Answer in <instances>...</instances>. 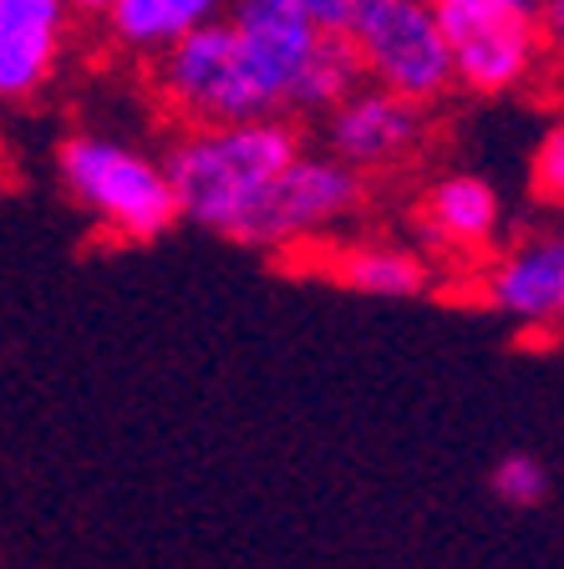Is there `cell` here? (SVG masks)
Here are the masks:
<instances>
[{"label":"cell","mask_w":564,"mask_h":569,"mask_svg":"<svg viewBox=\"0 0 564 569\" xmlns=\"http://www.w3.org/2000/svg\"><path fill=\"white\" fill-rule=\"evenodd\" d=\"M437 21L453 51V82L473 97L518 92L550 61L540 16L514 0H437Z\"/></svg>","instance_id":"7"},{"label":"cell","mask_w":564,"mask_h":569,"mask_svg":"<svg viewBox=\"0 0 564 569\" xmlns=\"http://www.w3.org/2000/svg\"><path fill=\"white\" fill-rule=\"evenodd\" d=\"M57 178L87 224L112 244H154L178 224L164 158L107 132H71L57 148Z\"/></svg>","instance_id":"3"},{"label":"cell","mask_w":564,"mask_h":569,"mask_svg":"<svg viewBox=\"0 0 564 569\" xmlns=\"http://www.w3.org/2000/svg\"><path fill=\"white\" fill-rule=\"evenodd\" d=\"M295 264L320 280L342 284L352 296L376 300H417L437 284V260L423 244L402 239H316V244L290 249Z\"/></svg>","instance_id":"9"},{"label":"cell","mask_w":564,"mask_h":569,"mask_svg":"<svg viewBox=\"0 0 564 569\" xmlns=\"http://www.w3.org/2000/svg\"><path fill=\"white\" fill-rule=\"evenodd\" d=\"M417 234L433 260H488L504 234V199L488 178L447 173L417 199Z\"/></svg>","instance_id":"11"},{"label":"cell","mask_w":564,"mask_h":569,"mask_svg":"<svg viewBox=\"0 0 564 569\" xmlns=\"http://www.w3.org/2000/svg\"><path fill=\"white\" fill-rule=\"evenodd\" d=\"M560 331H564V306H560Z\"/></svg>","instance_id":"23"},{"label":"cell","mask_w":564,"mask_h":569,"mask_svg":"<svg viewBox=\"0 0 564 569\" xmlns=\"http://www.w3.org/2000/svg\"><path fill=\"white\" fill-rule=\"evenodd\" d=\"M148 61H154L148 67V87H154L158 107H164L178 128H194V122H239V118L275 112L255 61L245 57L235 26L224 21V16L174 36Z\"/></svg>","instance_id":"4"},{"label":"cell","mask_w":564,"mask_h":569,"mask_svg":"<svg viewBox=\"0 0 564 569\" xmlns=\"http://www.w3.org/2000/svg\"><path fill=\"white\" fill-rule=\"evenodd\" d=\"M224 11H229V0H168V16H174L178 36L204 26V21H219Z\"/></svg>","instance_id":"16"},{"label":"cell","mask_w":564,"mask_h":569,"mask_svg":"<svg viewBox=\"0 0 564 569\" xmlns=\"http://www.w3.org/2000/svg\"><path fill=\"white\" fill-rule=\"evenodd\" d=\"M295 6H300L316 26H326V31H346L362 0H295Z\"/></svg>","instance_id":"17"},{"label":"cell","mask_w":564,"mask_h":569,"mask_svg":"<svg viewBox=\"0 0 564 569\" xmlns=\"http://www.w3.org/2000/svg\"><path fill=\"white\" fill-rule=\"evenodd\" d=\"M366 82L437 107L453 92V51H447L437 0H362L346 26Z\"/></svg>","instance_id":"6"},{"label":"cell","mask_w":564,"mask_h":569,"mask_svg":"<svg viewBox=\"0 0 564 569\" xmlns=\"http://www.w3.org/2000/svg\"><path fill=\"white\" fill-rule=\"evenodd\" d=\"M224 21L235 26L280 118H320L366 82L346 31L316 26L295 0H229Z\"/></svg>","instance_id":"2"},{"label":"cell","mask_w":564,"mask_h":569,"mask_svg":"<svg viewBox=\"0 0 564 569\" xmlns=\"http://www.w3.org/2000/svg\"><path fill=\"white\" fill-rule=\"evenodd\" d=\"M540 31H544V51H550V61H560L564 67V0H540Z\"/></svg>","instance_id":"18"},{"label":"cell","mask_w":564,"mask_h":569,"mask_svg":"<svg viewBox=\"0 0 564 569\" xmlns=\"http://www.w3.org/2000/svg\"><path fill=\"white\" fill-rule=\"evenodd\" d=\"M488 483H494V493L504 498L508 509H534L550 493V473H544V462L530 458V452H508Z\"/></svg>","instance_id":"14"},{"label":"cell","mask_w":564,"mask_h":569,"mask_svg":"<svg viewBox=\"0 0 564 569\" xmlns=\"http://www.w3.org/2000/svg\"><path fill=\"white\" fill-rule=\"evenodd\" d=\"M107 31V41L122 51V57H154L178 36L174 16H168V0H107V11L97 16Z\"/></svg>","instance_id":"13"},{"label":"cell","mask_w":564,"mask_h":569,"mask_svg":"<svg viewBox=\"0 0 564 569\" xmlns=\"http://www.w3.org/2000/svg\"><path fill=\"white\" fill-rule=\"evenodd\" d=\"M0 168H6V142H0Z\"/></svg>","instance_id":"22"},{"label":"cell","mask_w":564,"mask_h":569,"mask_svg":"<svg viewBox=\"0 0 564 569\" xmlns=\"http://www.w3.org/2000/svg\"><path fill=\"white\" fill-rule=\"evenodd\" d=\"M530 183L544 203H554V209L564 203V122H554V128L540 138L534 163H530Z\"/></svg>","instance_id":"15"},{"label":"cell","mask_w":564,"mask_h":569,"mask_svg":"<svg viewBox=\"0 0 564 569\" xmlns=\"http://www.w3.org/2000/svg\"><path fill=\"white\" fill-rule=\"evenodd\" d=\"M362 209H366V173H356L352 163H342L326 148H306L300 142L295 158L265 189V199H259L239 244L290 254L300 244L342 234Z\"/></svg>","instance_id":"5"},{"label":"cell","mask_w":564,"mask_h":569,"mask_svg":"<svg viewBox=\"0 0 564 569\" xmlns=\"http://www.w3.org/2000/svg\"><path fill=\"white\" fill-rule=\"evenodd\" d=\"M514 6H524V11H540V0H514Z\"/></svg>","instance_id":"20"},{"label":"cell","mask_w":564,"mask_h":569,"mask_svg":"<svg viewBox=\"0 0 564 569\" xmlns=\"http://www.w3.org/2000/svg\"><path fill=\"white\" fill-rule=\"evenodd\" d=\"M61 6H67L71 16H92V21L107 11V0H61Z\"/></svg>","instance_id":"19"},{"label":"cell","mask_w":564,"mask_h":569,"mask_svg":"<svg viewBox=\"0 0 564 569\" xmlns=\"http://www.w3.org/2000/svg\"><path fill=\"white\" fill-rule=\"evenodd\" d=\"M478 296L488 310L508 316L524 331H560L564 306V239L534 234L504 254H488L478 274Z\"/></svg>","instance_id":"10"},{"label":"cell","mask_w":564,"mask_h":569,"mask_svg":"<svg viewBox=\"0 0 564 569\" xmlns=\"http://www.w3.org/2000/svg\"><path fill=\"white\" fill-rule=\"evenodd\" d=\"M71 11L61 0H0V102H31L51 87L67 51Z\"/></svg>","instance_id":"12"},{"label":"cell","mask_w":564,"mask_h":569,"mask_svg":"<svg viewBox=\"0 0 564 569\" xmlns=\"http://www.w3.org/2000/svg\"><path fill=\"white\" fill-rule=\"evenodd\" d=\"M295 148H300L295 118H280V112L178 128V138L168 142L164 153V173L174 183L178 219L239 244L259 199H265V189L295 158Z\"/></svg>","instance_id":"1"},{"label":"cell","mask_w":564,"mask_h":569,"mask_svg":"<svg viewBox=\"0 0 564 569\" xmlns=\"http://www.w3.org/2000/svg\"><path fill=\"white\" fill-rule=\"evenodd\" d=\"M320 122H326V132H320L326 153H336L366 178L412 163L433 138V107L387 92L376 82H362L356 92H346L336 107L320 112Z\"/></svg>","instance_id":"8"},{"label":"cell","mask_w":564,"mask_h":569,"mask_svg":"<svg viewBox=\"0 0 564 569\" xmlns=\"http://www.w3.org/2000/svg\"><path fill=\"white\" fill-rule=\"evenodd\" d=\"M560 239H564V203H560Z\"/></svg>","instance_id":"21"}]
</instances>
